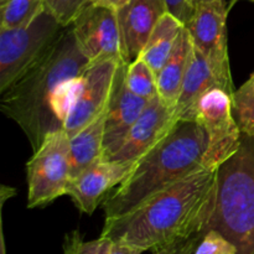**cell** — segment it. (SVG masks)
<instances>
[{
  "label": "cell",
  "instance_id": "26",
  "mask_svg": "<svg viewBox=\"0 0 254 254\" xmlns=\"http://www.w3.org/2000/svg\"><path fill=\"white\" fill-rule=\"evenodd\" d=\"M112 243L113 242L109 238L103 236L89 242H83L81 238L77 246V254H109Z\"/></svg>",
  "mask_w": 254,
  "mask_h": 254
},
{
  "label": "cell",
  "instance_id": "24",
  "mask_svg": "<svg viewBox=\"0 0 254 254\" xmlns=\"http://www.w3.org/2000/svg\"><path fill=\"white\" fill-rule=\"evenodd\" d=\"M193 254H237V247L218 231L208 230L202 235Z\"/></svg>",
  "mask_w": 254,
  "mask_h": 254
},
{
  "label": "cell",
  "instance_id": "18",
  "mask_svg": "<svg viewBox=\"0 0 254 254\" xmlns=\"http://www.w3.org/2000/svg\"><path fill=\"white\" fill-rule=\"evenodd\" d=\"M185 26L180 20L170 12H165L151 31L143 51L138 59H141L148 66L158 73L170 56L176 39L181 29Z\"/></svg>",
  "mask_w": 254,
  "mask_h": 254
},
{
  "label": "cell",
  "instance_id": "8",
  "mask_svg": "<svg viewBox=\"0 0 254 254\" xmlns=\"http://www.w3.org/2000/svg\"><path fill=\"white\" fill-rule=\"evenodd\" d=\"M228 7L226 1H208L195 6L190 21L185 25L192 45L210 64L221 88L232 96V74L227 47Z\"/></svg>",
  "mask_w": 254,
  "mask_h": 254
},
{
  "label": "cell",
  "instance_id": "25",
  "mask_svg": "<svg viewBox=\"0 0 254 254\" xmlns=\"http://www.w3.org/2000/svg\"><path fill=\"white\" fill-rule=\"evenodd\" d=\"M165 5L168 12L180 20L184 25L190 21L193 12V5L191 0H165Z\"/></svg>",
  "mask_w": 254,
  "mask_h": 254
},
{
  "label": "cell",
  "instance_id": "13",
  "mask_svg": "<svg viewBox=\"0 0 254 254\" xmlns=\"http://www.w3.org/2000/svg\"><path fill=\"white\" fill-rule=\"evenodd\" d=\"M127 66L123 64L118 67L107 106L103 160H108L118 150L133 124L150 102L129 91L126 84Z\"/></svg>",
  "mask_w": 254,
  "mask_h": 254
},
{
  "label": "cell",
  "instance_id": "1",
  "mask_svg": "<svg viewBox=\"0 0 254 254\" xmlns=\"http://www.w3.org/2000/svg\"><path fill=\"white\" fill-rule=\"evenodd\" d=\"M218 170L202 168L136 207L104 221L101 236L140 252H156L202 233L215 202Z\"/></svg>",
  "mask_w": 254,
  "mask_h": 254
},
{
  "label": "cell",
  "instance_id": "20",
  "mask_svg": "<svg viewBox=\"0 0 254 254\" xmlns=\"http://www.w3.org/2000/svg\"><path fill=\"white\" fill-rule=\"evenodd\" d=\"M126 84L131 93L146 101L159 96L155 72L141 59H136L127 66Z\"/></svg>",
  "mask_w": 254,
  "mask_h": 254
},
{
  "label": "cell",
  "instance_id": "19",
  "mask_svg": "<svg viewBox=\"0 0 254 254\" xmlns=\"http://www.w3.org/2000/svg\"><path fill=\"white\" fill-rule=\"evenodd\" d=\"M45 0H5L0 2V29L26 26L44 7Z\"/></svg>",
  "mask_w": 254,
  "mask_h": 254
},
{
  "label": "cell",
  "instance_id": "2",
  "mask_svg": "<svg viewBox=\"0 0 254 254\" xmlns=\"http://www.w3.org/2000/svg\"><path fill=\"white\" fill-rule=\"evenodd\" d=\"M89 64L79 51L69 25L61 30L44 55L1 93V112L22 129L34 151L46 135L62 129L51 107L56 89L66 79L81 76Z\"/></svg>",
  "mask_w": 254,
  "mask_h": 254
},
{
  "label": "cell",
  "instance_id": "14",
  "mask_svg": "<svg viewBox=\"0 0 254 254\" xmlns=\"http://www.w3.org/2000/svg\"><path fill=\"white\" fill-rule=\"evenodd\" d=\"M165 12V0H128L117 10L122 52L127 64L140 56L151 31Z\"/></svg>",
  "mask_w": 254,
  "mask_h": 254
},
{
  "label": "cell",
  "instance_id": "28",
  "mask_svg": "<svg viewBox=\"0 0 254 254\" xmlns=\"http://www.w3.org/2000/svg\"><path fill=\"white\" fill-rule=\"evenodd\" d=\"M202 235L203 233H197V235L192 236L188 240L181 241L180 243H178V246H176L171 254H193V251H195L196 246L200 242Z\"/></svg>",
  "mask_w": 254,
  "mask_h": 254
},
{
  "label": "cell",
  "instance_id": "4",
  "mask_svg": "<svg viewBox=\"0 0 254 254\" xmlns=\"http://www.w3.org/2000/svg\"><path fill=\"white\" fill-rule=\"evenodd\" d=\"M216 230L237 247V254H254V143L243 140L240 150L218 169L212 212L203 232Z\"/></svg>",
  "mask_w": 254,
  "mask_h": 254
},
{
  "label": "cell",
  "instance_id": "3",
  "mask_svg": "<svg viewBox=\"0 0 254 254\" xmlns=\"http://www.w3.org/2000/svg\"><path fill=\"white\" fill-rule=\"evenodd\" d=\"M206 133L200 123L179 121L174 128L135 161L126 179L102 202L106 218L117 217L158 191L202 169Z\"/></svg>",
  "mask_w": 254,
  "mask_h": 254
},
{
  "label": "cell",
  "instance_id": "11",
  "mask_svg": "<svg viewBox=\"0 0 254 254\" xmlns=\"http://www.w3.org/2000/svg\"><path fill=\"white\" fill-rule=\"evenodd\" d=\"M178 122L175 108L168 106L159 96L155 97L149 102L118 150L108 160L135 163L153 149Z\"/></svg>",
  "mask_w": 254,
  "mask_h": 254
},
{
  "label": "cell",
  "instance_id": "17",
  "mask_svg": "<svg viewBox=\"0 0 254 254\" xmlns=\"http://www.w3.org/2000/svg\"><path fill=\"white\" fill-rule=\"evenodd\" d=\"M106 113L107 108L98 118L69 138L72 178H76L87 168L103 159Z\"/></svg>",
  "mask_w": 254,
  "mask_h": 254
},
{
  "label": "cell",
  "instance_id": "32",
  "mask_svg": "<svg viewBox=\"0 0 254 254\" xmlns=\"http://www.w3.org/2000/svg\"><path fill=\"white\" fill-rule=\"evenodd\" d=\"M236 1H237V0H233V1H232V4H233V2H236ZM250 1H252V2H254V0H250Z\"/></svg>",
  "mask_w": 254,
  "mask_h": 254
},
{
  "label": "cell",
  "instance_id": "9",
  "mask_svg": "<svg viewBox=\"0 0 254 254\" xmlns=\"http://www.w3.org/2000/svg\"><path fill=\"white\" fill-rule=\"evenodd\" d=\"M71 27L79 51L89 64L103 60L126 64L116 9L89 4L74 19Z\"/></svg>",
  "mask_w": 254,
  "mask_h": 254
},
{
  "label": "cell",
  "instance_id": "6",
  "mask_svg": "<svg viewBox=\"0 0 254 254\" xmlns=\"http://www.w3.org/2000/svg\"><path fill=\"white\" fill-rule=\"evenodd\" d=\"M27 207L49 205L66 196L71 181L69 138L64 129L50 133L26 165Z\"/></svg>",
  "mask_w": 254,
  "mask_h": 254
},
{
  "label": "cell",
  "instance_id": "21",
  "mask_svg": "<svg viewBox=\"0 0 254 254\" xmlns=\"http://www.w3.org/2000/svg\"><path fill=\"white\" fill-rule=\"evenodd\" d=\"M233 112L241 130L254 138V73L232 94Z\"/></svg>",
  "mask_w": 254,
  "mask_h": 254
},
{
  "label": "cell",
  "instance_id": "16",
  "mask_svg": "<svg viewBox=\"0 0 254 254\" xmlns=\"http://www.w3.org/2000/svg\"><path fill=\"white\" fill-rule=\"evenodd\" d=\"M192 46L190 32L186 26H184L176 39L175 46L170 56L160 71L156 73L159 97L173 108H175L179 94L181 92V86L190 61Z\"/></svg>",
  "mask_w": 254,
  "mask_h": 254
},
{
  "label": "cell",
  "instance_id": "22",
  "mask_svg": "<svg viewBox=\"0 0 254 254\" xmlns=\"http://www.w3.org/2000/svg\"><path fill=\"white\" fill-rule=\"evenodd\" d=\"M82 74L62 82L61 86L56 89L54 97H52V111H54L55 116L59 119L60 123L62 124V129H64V123L67 116L69 114L77 97H78L79 89L82 86V79H83Z\"/></svg>",
  "mask_w": 254,
  "mask_h": 254
},
{
  "label": "cell",
  "instance_id": "27",
  "mask_svg": "<svg viewBox=\"0 0 254 254\" xmlns=\"http://www.w3.org/2000/svg\"><path fill=\"white\" fill-rule=\"evenodd\" d=\"M178 243H180V242H178ZM178 243L170 246V247H166V248H163V250H160V251H156V252H153V254H171L173 253V251L175 250L176 246H178ZM109 254H143V252H140V251H138V250H134V248H131V247H128V246L121 245V243L113 242L112 243L111 253Z\"/></svg>",
  "mask_w": 254,
  "mask_h": 254
},
{
  "label": "cell",
  "instance_id": "33",
  "mask_svg": "<svg viewBox=\"0 0 254 254\" xmlns=\"http://www.w3.org/2000/svg\"><path fill=\"white\" fill-rule=\"evenodd\" d=\"M2 1H5V0H0V2H2Z\"/></svg>",
  "mask_w": 254,
  "mask_h": 254
},
{
  "label": "cell",
  "instance_id": "5",
  "mask_svg": "<svg viewBox=\"0 0 254 254\" xmlns=\"http://www.w3.org/2000/svg\"><path fill=\"white\" fill-rule=\"evenodd\" d=\"M64 26L46 10L30 24L0 29V92L17 81L51 46Z\"/></svg>",
  "mask_w": 254,
  "mask_h": 254
},
{
  "label": "cell",
  "instance_id": "10",
  "mask_svg": "<svg viewBox=\"0 0 254 254\" xmlns=\"http://www.w3.org/2000/svg\"><path fill=\"white\" fill-rule=\"evenodd\" d=\"M121 64H123L116 60H103L91 64L83 72L78 97L64 123V130L68 138L78 133L106 111L114 78Z\"/></svg>",
  "mask_w": 254,
  "mask_h": 254
},
{
  "label": "cell",
  "instance_id": "23",
  "mask_svg": "<svg viewBox=\"0 0 254 254\" xmlns=\"http://www.w3.org/2000/svg\"><path fill=\"white\" fill-rule=\"evenodd\" d=\"M89 4V0H45L44 7L61 26L66 27L69 26Z\"/></svg>",
  "mask_w": 254,
  "mask_h": 254
},
{
  "label": "cell",
  "instance_id": "12",
  "mask_svg": "<svg viewBox=\"0 0 254 254\" xmlns=\"http://www.w3.org/2000/svg\"><path fill=\"white\" fill-rule=\"evenodd\" d=\"M134 164L131 161L99 160L72 178L67 186L66 196L81 212L92 215L109 191L128 176Z\"/></svg>",
  "mask_w": 254,
  "mask_h": 254
},
{
  "label": "cell",
  "instance_id": "29",
  "mask_svg": "<svg viewBox=\"0 0 254 254\" xmlns=\"http://www.w3.org/2000/svg\"><path fill=\"white\" fill-rule=\"evenodd\" d=\"M82 238L79 231H73L66 236L64 245V254H77V246H78L79 240Z\"/></svg>",
  "mask_w": 254,
  "mask_h": 254
},
{
  "label": "cell",
  "instance_id": "7",
  "mask_svg": "<svg viewBox=\"0 0 254 254\" xmlns=\"http://www.w3.org/2000/svg\"><path fill=\"white\" fill-rule=\"evenodd\" d=\"M196 122L206 133L202 168L218 170L242 146L240 126L233 116L232 96L222 88L206 92L197 103Z\"/></svg>",
  "mask_w": 254,
  "mask_h": 254
},
{
  "label": "cell",
  "instance_id": "30",
  "mask_svg": "<svg viewBox=\"0 0 254 254\" xmlns=\"http://www.w3.org/2000/svg\"><path fill=\"white\" fill-rule=\"evenodd\" d=\"M89 1H91V4L97 5V6L111 7V9L118 10L126 2H128V0H89Z\"/></svg>",
  "mask_w": 254,
  "mask_h": 254
},
{
  "label": "cell",
  "instance_id": "15",
  "mask_svg": "<svg viewBox=\"0 0 254 254\" xmlns=\"http://www.w3.org/2000/svg\"><path fill=\"white\" fill-rule=\"evenodd\" d=\"M212 88H221L220 82L205 57L192 46L181 92L175 106L178 121L196 122L198 101Z\"/></svg>",
  "mask_w": 254,
  "mask_h": 254
},
{
  "label": "cell",
  "instance_id": "31",
  "mask_svg": "<svg viewBox=\"0 0 254 254\" xmlns=\"http://www.w3.org/2000/svg\"><path fill=\"white\" fill-rule=\"evenodd\" d=\"M208 1H217V0H191V2H192L193 5V9H195V6H197V5L203 4V2H208ZM218 1H226V0H218Z\"/></svg>",
  "mask_w": 254,
  "mask_h": 254
}]
</instances>
